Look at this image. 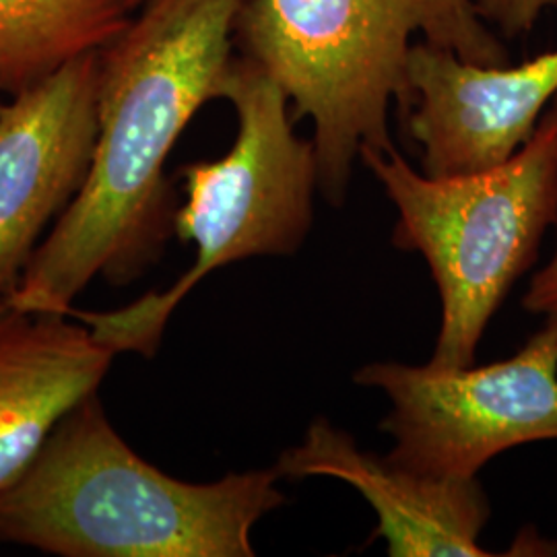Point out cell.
I'll return each instance as SVG.
<instances>
[{
	"label": "cell",
	"mask_w": 557,
	"mask_h": 557,
	"mask_svg": "<svg viewBox=\"0 0 557 557\" xmlns=\"http://www.w3.org/2000/svg\"><path fill=\"white\" fill-rule=\"evenodd\" d=\"M423 41L479 66L510 54L471 0H244V54L277 81L292 119H310L319 188L341 205L361 149L393 147L391 103L411 108L409 54Z\"/></svg>",
	"instance_id": "3957f363"
},
{
	"label": "cell",
	"mask_w": 557,
	"mask_h": 557,
	"mask_svg": "<svg viewBox=\"0 0 557 557\" xmlns=\"http://www.w3.org/2000/svg\"><path fill=\"white\" fill-rule=\"evenodd\" d=\"M220 100L230 101L238 116L232 149L180 172L186 200L174 213V236L195 244L193 267L170 289L114 312L69 310L114 354L156 356L172 312L209 273L252 257L294 255L310 232L319 163L314 143L294 133L283 87L244 54L232 60Z\"/></svg>",
	"instance_id": "277c9868"
},
{
	"label": "cell",
	"mask_w": 557,
	"mask_h": 557,
	"mask_svg": "<svg viewBox=\"0 0 557 557\" xmlns=\"http://www.w3.org/2000/svg\"><path fill=\"white\" fill-rule=\"evenodd\" d=\"M354 380L391 398L380 423L395 440L388 458L418 473L473 479L515 446L557 440V329L549 324L515 358L490 366L370 363Z\"/></svg>",
	"instance_id": "8992f818"
},
{
	"label": "cell",
	"mask_w": 557,
	"mask_h": 557,
	"mask_svg": "<svg viewBox=\"0 0 557 557\" xmlns=\"http://www.w3.org/2000/svg\"><path fill=\"white\" fill-rule=\"evenodd\" d=\"M145 0H0V87L7 98L73 60L98 54Z\"/></svg>",
	"instance_id": "8fae6325"
},
{
	"label": "cell",
	"mask_w": 557,
	"mask_h": 557,
	"mask_svg": "<svg viewBox=\"0 0 557 557\" xmlns=\"http://www.w3.org/2000/svg\"><path fill=\"white\" fill-rule=\"evenodd\" d=\"M281 478H335L354 485L379 517L376 537L393 557L492 556L479 545L490 504L478 479L436 478L391 458L359 450L356 440L326 419L281 453Z\"/></svg>",
	"instance_id": "9c48e42d"
},
{
	"label": "cell",
	"mask_w": 557,
	"mask_h": 557,
	"mask_svg": "<svg viewBox=\"0 0 557 557\" xmlns=\"http://www.w3.org/2000/svg\"><path fill=\"white\" fill-rule=\"evenodd\" d=\"M277 467L213 483L170 478L85 398L0 492V543L62 557H252L250 533L278 508Z\"/></svg>",
	"instance_id": "7a4b0ae2"
},
{
	"label": "cell",
	"mask_w": 557,
	"mask_h": 557,
	"mask_svg": "<svg viewBox=\"0 0 557 557\" xmlns=\"http://www.w3.org/2000/svg\"><path fill=\"white\" fill-rule=\"evenodd\" d=\"M244 0H145L100 52L98 137L85 182L41 239L13 296L17 312L69 314L96 277H140L174 234L163 168L234 60Z\"/></svg>",
	"instance_id": "6da1fadb"
},
{
	"label": "cell",
	"mask_w": 557,
	"mask_h": 557,
	"mask_svg": "<svg viewBox=\"0 0 557 557\" xmlns=\"http://www.w3.org/2000/svg\"><path fill=\"white\" fill-rule=\"evenodd\" d=\"M552 108L557 114V96L552 101ZM522 306L524 310L543 317L545 324L557 329V248L554 259L531 281V287L522 298Z\"/></svg>",
	"instance_id": "4fadbf2b"
},
{
	"label": "cell",
	"mask_w": 557,
	"mask_h": 557,
	"mask_svg": "<svg viewBox=\"0 0 557 557\" xmlns=\"http://www.w3.org/2000/svg\"><path fill=\"white\" fill-rule=\"evenodd\" d=\"M11 310H13V308H11V304H9V301H0V319H2V317H7Z\"/></svg>",
	"instance_id": "5bb4252c"
},
{
	"label": "cell",
	"mask_w": 557,
	"mask_h": 557,
	"mask_svg": "<svg viewBox=\"0 0 557 557\" xmlns=\"http://www.w3.org/2000/svg\"><path fill=\"white\" fill-rule=\"evenodd\" d=\"M64 314L0 319V492L38 457L60 419L98 393L114 351Z\"/></svg>",
	"instance_id": "30bf717a"
},
{
	"label": "cell",
	"mask_w": 557,
	"mask_h": 557,
	"mask_svg": "<svg viewBox=\"0 0 557 557\" xmlns=\"http://www.w3.org/2000/svg\"><path fill=\"white\" fill-rule=\"evenodd\" d=\"M481 20L496 25L506 38H518L537 25L547 9H557V0H471Z\"/></svg>",
	"instance_id": "7c38bea8"
},
{
	"label": "cell",
	"mask_w": 557,
	"mask_h": 557,
	"mask_svg": "<svg viewBox=\"0 0 557 557\" xmlns=\"http://www.w3.org/2000/svg\"><path fill=\"white\" fill-rule=\"evenodd\" d=\"M409 133L430 178L498 168L533 137L557 96V50L517 66H479L416 41L409 54Z\"/></svg>",
	"instance_id": "ba28073f"
},
{
	"label": "cell",
	"mask_w": 557,
	"mask_h": 557,
	"mask_svg": "<svg viewBox=\"0 0 557 557\" xmlns=\"http://www.w3.org/2000/svg\"><path fill=\"white\" fill-rule=\"evenodd\" d=\"M4 98H7V94H4V91H2V87H0V110H2V106L7 103V101H4Z\"/></svg>",
	"instance_id": "9a60e30c"
},
{
	"label": "cell",
	"mask_w": 557,
	"mask_h": 557,
	"mask_svg": "<svg viewBox=\"0 0 557 557\" xmlns=\"http://www.w3.org/2000/svg\"><path fill=\"white\" fill-rule=\"evenodd\" d=\"M359 160L397 207L395 246L428 260L438 285L442 326L430 363L473 366L487 322L557 221L556 110L549 103L533 137L492 170L430 178L395 145L361 149Z\"/></svg>",
	"instance_id": "5b68a950"
},
{
	"label": "cell",
	"mask_w": 557,
	"mask_h": 557,
	"mask_svg": "<svg viewBox=\"0 0 557 557\" xmlns=\"http://www.w3.org/2000/svg\"><path fill=\"white\" fill-rule=\"evenodd\" d=\"M100 52L64 64L0 110V301L46 227L77 197L98 137Z\"/></svg>",
	"instance_id": "52a82bcc"
}]
</instances>
